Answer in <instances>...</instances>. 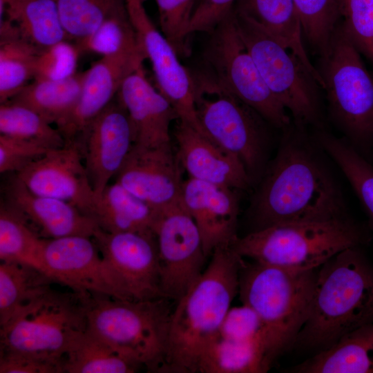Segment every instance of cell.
<instances>
[{
	"instance_id": "cell-39",
	"label": "cell",
	"mask_w": 373,
	"mask_h": 373,
	"mask_svg": "<svg viewBox=\"0 0 373 373\" xmlns=\"http://www.w3.org/2000/svg\"><path fill=\"white\" fill-rule=\"evenodd\" d=\"M341 26L361 54L373 63V0H336Z\"/></svg>"
},
{
	"instance_id": "cell-37",
	"label": "cell",
	"mask_w": 373,
	"mask_h": 373,
	"mask_svg": "<svg viewBox=\"0 0 373 373\" xmlns=\"http://www.w3.org/2000/svg\"><path fill=\"white\" fill-rule=\"evenodd\" d=\"M0 134L34 141L50 149L66 144L57 128L34 111L10 102L0 105Z\"/></svg>"
},
{
	"instance_id": "cell-4",
	"label": "cell",
	"mask_w": 373,
	"mask_h": 373,
	"mask_svg": "<svg viewBox=\"0 0 373 373\" xmlns=\"http://www.w3.org/2000/svg\"><path fill=\"white\" fill-rule=\"evenodd\" d=\"M369 235L348 217L283 222L237 237L231 249L255 262L295 271L315 270L339 252L361 247Z\"/></svg>"
},
{
	"instance_id": "cell-18",
	"label": "cell",
	"mask_w": 373,
	"mask_h": 373,
	"mask_svg": "<svg viewBox=\"0 0 373 373\" xmlns=\"http://www.w3.org/2000/svg\"><path fill=\"white\" fill-rule=\"evenodd\" d=\"M180 162L171 144L144 147L133 144L115 182L155 209L182 201Z\"/></svg>"
},
{
	"instance_id": "cell-2",
	"label": "cell",
	"mask_w": 373,
	"mask_h": 373,
	"mask_svg": "<svg viewBox=\"0 0 373 373\" xmlns=\"http://www.w3.org/2000/svg\"><path fill=\"white\" fill-rule=\"evenodd\" d=\"M210 258L171 312L162 372H197L203 350L218 336L238 294L243 258L230 246H223L216 248Z\"/></svg>"
},
{
	"instance_id": "cell-29",
	"label": "cell",
	"mask_w": 373,
	"mask_h": 373,
	"mask_svg": "<svg viewBox=\"0 0 373 373\" xmlns=\"http://www.w3.org/2000/svg\"><path fill=\"white\" fill-rule=\"evenodd\" d=\"M43 50L9 24L0 23V104L10 100L35 78Z\"/></svg>"
},
{
	"instance_id": "cell-32",
	"label": "cell",
	"mask_w": 373,
	"mask_h": 373,
	"mask_svg": "<svg viewBox=\"0 0 373 373\" xmlns=\"http://www.w3.org/2000/svg\"><path fill=\"white\" fill-rule=\"evenodd\" d=\"M141 366L88 329L75 339L64 359L65 373H133Z\"/></svg>"
},
{
	"instance_id": "cell-34",
	"label": "cell",
	"mask_w": 373,
	"mask_h": 373,
	"mask_svg": "<svg viewBox=\"0 0 373 373\" xmlns=\"http://www.w3.org/2000/svg\"><path fill=\"white\" fill-rule=\"evenodd\" d=\"M41 238L4 200L0 206V260L28 264L43 271Z\"/></svg>"
},
{
	"instance_id": "cell-26",
	"label": "cell",
	"mask_w": 373,
	"mask_h": 373,
	"mask_svg": "<svg viewBox=\"0 0 373 373\" xmlns=\"http://www.w3.org/2000/svg\"><path fill=\"white\" fill-rule=\"evenodd\" d=\"M157 211L115 182L95 200L91 217L107 232H149L153 231Z\"/></svg>"
},
{
	"instance_id": "cell-42",
	"label": "cell",
	"mask_w": 373,
	"mask_h": 373,
	"mask_svg": "<svg viewBox=\"0 0 373 373\" xmlns=\"http://www.w3.org/2000/svg\"><path fill=\"white\" fill-rule=\"evenodd\" d=\"M218 335L233 341L261 340L267 345L266 331L260 318L250 306L244 303L241 306L230 307L221 324Z\"/></svg>"
},
{
	"instance_id": "cell-25",
	"label": "cell",
	"mask_w": 373,
	"mask_h": 373,
	"mask_svg": "<svg viewBox=\"0 0 373 373\" xmlns=\"http://www.w3.org/2000/svg\"><path fill=\"white\" fill-rule=\"evenodd\" d=\"M0 22L42 50L68 40L56 0H0Z\"/></svg>"
},
{
	"instance_id": "cell-13",
	"label": "cell",
	"mask_w": 373,
	"mask_h": 373,
	"mask_svg": "<svg viewBox=\"0 0 373 373\" xmlns=\"http://www.w3.org/2000/svg\"><path fill=\"white\" fill-rule=\"evenodd\" d=\"M126 3L139 46L145 59L151 64L158 90L172 104L179 120L206 135L197 115L193 75L180 63L172 45L152 23L143 0H126Z\"/></svg>"
},
{
	"instance_id": "cell-16",
	"label": "cell",
	"mask_w": 373,
	"mask_h": 373,
	"mask_svg": "<svg viewBox=\"0 0 373 373\" xmlns=\"http://www.w3.org/2000/svg\"><path fill=\"white\" fill-rule=\"evenodd\" d=\"M15 173L31 192L66 201L91 217L95 195L78 140L50 150Z\"/></svg>"
},
{
	"instance_id": "cell-19",
	"label": "cell",
	"mask_w": 373,
	"mask_h": 373,
	"mask_svg": "<svg viewBox=\"0 0 373 373\" xmlns=\"http://www.w3.org/2000/svg\"><path fill=\"white\" fill-rule=\"evenodd\" d=\"M142 55L102 57L85 71L78 101L57 129L66 142L82 137L102 111L115 98L122 83L142 66Z\"/></svg>"
},
{
	"instance_id": "cell-27",
	"label": "cell",
	"mask_w": 373,
	"mask_h": 373,
	"mask_svg": "<svg viewBox=\"0 0 373 373\" xmlns=\"http://www.w3.org/2000/svg\"><path fill=\"white\" fill-rule=\"evenodd\" d=\"M295 370L303 373H373V323L345 334Z\"/></svg>"
},
{
	"instance_id": "cell-21",
	"label": "cell",
	"mask_w": 373,
	"mask_h": 373,
	"mask_svg": "<svg viewBox=\"0 0 373 373\" xmlns=\"http://www.w3.org/2000/svg\"><path fill=\"white\" fill-rule=\"evenodd\" d=\"M177 157L189 177L232 189H247L251 179L242 160L179 119L173 132Z\"/></svg>"
},
{
	"instance_id": "cell-3",
	"label": "cell",
	"mask_w": 373,
	"mask_h": 373,
	"mask_svg": "<svg viewBox=\"0 0 373 373\" xmlns=\"http://www.w3.org/2000/svg\"><path fill=\"white\" fill-rule=\"evenodd\" d=\"M360 247L346 249L321 267L295 343L323 350L373 323V267Z\"/></svg>"
},
{
	"instance_id": "cell-33",
	"label": "cell",
	"mask_w": 373,
	"mask_h": 373,
	"mask_svg": "<svg viewBox=\"0 0 373 373\" xmlns=\"http://www.w3.org/2000/svg\"><path fill=\"white\" fill-rule=\"evenodd\" d=\"M316 137L348 180L373 229V165L345 139L323 131Z\"/></svg>"
},
{
	"instance_id": "cell-43",
	"label": "cell",
	"mask_w": 373,
	"mask_h": 373,
	"mask_svg": "<svg viewBox=\"0 0 373 373\" xmlns=\"http://www.w3.org/2000/svg\"><path fill=\"white\" fill-rule=\"evenodd\" d=\"M50 150L34 141L0 134V173H17Z\"/></svg>"
},
{
	"instance_id": "cell-7",
	"label": "cell",
	"mask_w": 373,
	"mask_h": 373,
	"mask_svg": "<svg viewBox=\"0 0 373 373\" xmlns=\"http://www.w3.org/2000/svg\"><path fill=\"white\" fill-rule=\"evenodd\" d=\"M318 68L329 114L347 140L365 157L373 151V76L341 25Z\"/></svg>"
},
{
	"instance_id": "cell-17",
	"label": "cell",
	"mask_w": 373,
	"mask_h": 373,
	"mask_svg": "<svg viewBox=\"0 0 373 373\" xmlns=\"http://www.w3.org/2000/svg\"><path fill=\"white\" fill-rule=\"evenodd\" d=\"M78 141L96 200L117 174L134 144L128 113L117 96Z\"/></svg>"
},
{
	"instance_id": "cell-45",
	"label": "cell",
	"mask_w": 373,
	"mask_h": 373,
	"mask_svg": "<svg viewBox=\"0 0 373 373\" xmlns=\"http://www.w3.org/2000/svg\"><path fill=\"white\" fill-rule=\"evenodd\" d=\"M0 373H61L64 363L17 352H0Z\"/></svg>"
},
{
	"instance_id": "cell-23",
	"label": "cell",
	"mask_w": 373,
	"mask_h": 373,
	"mask_svg": "<svg viewBox=\"0 0 373 373\" xmlns=\"http://www.w3.org/2000/svg\"><path fill=\"white\" fill-rule=\"evenodd\" d=\"M117 97L128 113L135 145L159 147L171 144L170 126L178 119V113L147 79L142 66L125 79Z\"/></svg>"
},
{
	"instance_id": "cell-1",
	"label": "cell",
	"mask_w": 373,
	"mask_h": 373,
	"mask_svg": "<svg viewBox=\"0 0 373 373\" xmlns=\"http://www.w3.org/2000/svg\"><path fill=\"white\" fill-rule=\"evenodd\" d=\"M305 127L291 124L284 129L277 155L251 204L255 230L283 222L347 217L336 182L306 143Z\"/></svg>"
},
{
	"instance_id": "cell-30",
	"label": "cell",
	"mask_w": 373,
	"mask_h": 373,
	"mask_svg": "<svg viewBox=\"0 0 373 373\" xmlns=\"http://www.w3.org/2000/svg\"><path fill=\"white\" fill-rule=\"evenodd\" d=\"M271 365L264 341H233L218 334L203 350L197 372L260 373Z\"/></svg>"
},
{
	"instance_id": "cell-22",
	"label": "cell",
	"mask_w": 373,
	"mask_h": 373,
	"mask_svg": "<svg viewBox=\"0 0 373 373\" xmlns=\"http://www.w3.org/2000/svg\"><path fill=\"white\" fill-rule=\"evenodd\" d=\"M8 204L15 209L44 239L70 236L92 238L98 227L95 220L75 206L59 199L35 194L16 177L5 189Z\"/></svg>"
},
{
	"instance_id": "cell-9",
	"label": "cell",
	"mask_w": 373,
	"mask_h": 373,
	"mask_svg": "<svg viewBox=\"0 0 373 373\" xmlns=\"http://www.w3.org/2000/svg\"><path fill=\"white\" fill-rule=\"evenodd\" d=\"M209 36L198 75L240 99L274 126L284 130L290 126L286 109L268 88L240 35L234 8Z\"/></svg>"
},
{
	"instance_id": "cell-20",
	"label": "cell",
	"mask_w": 373,
	"mask_h": 373,
	"mask_svg": "<svg viewBox=\"0 0 373 373\" xmlns=\"http://www.w3.org/2000/svg\"><path fill=\"white\" fill-rule=\"evenodd\" d=\"M182 201L200 231L204 254L231 246L236 234L238 200L233 189L189 178L183 182Z\"/></svg>"
},
{
	"instance_id": "cell-11",
	"label": "cell",
	"mask_w": 373,
	"mask_h": 373,
	"mask_svg": "<svg viewBox=\"0 0 373 373\" xmlns=\"http://www.w3.org/2000/svg\"><path fill=\"white\" fill-rule=\"evenodd\" d=\"M193 77L197 115L206 135L238 157L251 180L260 175L267 144L266 121L238 98Z\"/></svg>"
},
{
	"instance_id": "cell-38",
	"label": "cell",
	"mask_w": 373,
	"mask_h": 373,
	"mask_svg": "<svg viewBox=\"0 0 373 373\" xmlns=\"http://www.w3.org/2000/svg\"><path fill=\"white\" fill-rule=\"evenodd\" d=\"M305 39L320 56L328 48L341 18L336 0H294Z\"/></svg>"
},
{
	"instance_id": "cell-10",
	"label": "cell",
	"mask_w": 373,
	"mask_h": 373,
	"mask_svg": "<svg viewBox=\"0 0 373 373\" xmlns=\"http://www.w3.org/2000/svg\"><path fill=\"white\" fill-rule=\"evenodd\" d=\"M235 15L240 35L261 76L294 123L320 127L321 88L315 78L295 54L254 22L236 12Z\"/></svg>"
},
{
	"instance_id": "cell-44",
	"label": "cell",
	"mask_w": 373,
	"mask_h": 373,
	"mask_svg": "<svg viewBox=\"0 0 373 373\" xmlns=\"http://www.w3.org/2000/svg\"><path fill=\"white\" fill-rule=\"evenodd\" d=\"M237 0H198L188 28V35L196 32L211 33L233 10Z\"/></svg>"
},
{
	"instance_id": "cell-24",
	"label": "cell",
	"mask_w": 373,
	"mask_h": 373,
	"mask_svg": "<svg viewBox=\"0 0 373 373\" xmlns=\"http://www.w3.org/2000/svg\"><path fill=\"white\" fill-rule=\"evenodd\" d=\"M234 10L295 54L323 89V78L304 45L302 24L294 0H237Z\"/></svg>"
},
{
	"instance_id": "cell-31",
	"label": "cell",
	"mask_w": 373,
	"mask_h": 373,
	"mask_svg": "<svg viewBox=\"0 0 373 373\" xmlns=\"http://www.w3.org/2000/svg\"><path fill=\"white\" fill-rule=\"evenodd\" d=\"M44 271L32 265L1 261L0 327L55 283Z\"/></svg>"
},
{
	"instance_id": "cell-40",
	"label": "cell",
	"mask_w": 373,
	"mask_h": 373,
	"mask_svg": "<svg viewBox=\"0 0 373 373\" xmlns=\"http://www.w3.org/2000/svg\"><path fill=\"white\" fill-rule=\"evenodd\" d=\"M162 33L178 55L189 54L188 28L198 0H155Z\"/></svg>"
},
{
	"instance_id": "cell-6",
	"label": "cell",
	"mask_w": 373,
	"mask_h": 373,
	"mask_svg": "<svg viewBox=\"0 0 373 373\" xmlns=\"http://www.w3.org/2000/svg\"><path fill=\"white\" fill-rule=\"evenodd\" d=\"M87 329L148 370L161 372L171 312L168 298L122 300L84 293Z\"/></svg>"
},
{
	"instance_id": "cell-36",
	"label": "cell",
	"mask_w": 373,
	"mask_h": 373,
	"mask_svg": "<svg viewBox=\"0 0 373 373\" xmlns=\"http://www.w3.org/2000/svg\"><path fill=\"white\" fill-rule=\"evenodd\" d=\"M68 41L78 44L90 36L126 0H56Z\"/></svg>"
},
{
	"instance_id": "cell-14",
	"label": "cell",
	"mask_w": 373,
	"mask_h": 373,
	"mask_svg": "<svg viewBox=\"0 0 373 373\" xmlns=\"http://www.w3.org/2000/svg\"><path fill=\"white\" fill-rule=\"evenodd\" d=\"M92 238L130 300L164 297L161 289L157 241L153 231L111 233L97 227Z\"/></svg>"
},
{
	"instance_id": "cell-15",
	"label": "cell",
	"mask_w": 373,
	"mask_h": 373,
	"mask_svg": "<svg viewBox=\"0 0 373 373\" xmlns=\"http://www.w3.org/2000/svg\"><path fill=\"white\" fill-rule=\"evenodd\" d=\"M41 261L44 272L72 290L130 300L90 237L44 239Z\"/></svg>"
},
{
	"instance_id": "cell-5",
	"label": "cell",
	"mask_w": 373,
	"mask_h": 373,
	"mask_svg": "<svg viewBox=\"0 0 373 373\" xmlns=\"http://www.w3.org/2000/svg\"><path fill=\"white\" fill-rule=\"evenodd\" d=\"M316 275V269L295 271L244 262L238 294L265 326L271 364L296 342L309 314Z\"/></svg>"
},
{
	"instance_id": "cell-35",
	"label": "cell",
	"mask_w": 373,
	"mask_h": 373,
	"mask_svg": "<svg viewBox=\"0 0 373 373\" xmlns=\"http://www.w3.org/2000/svg\"><path fill=\"white\" fill-rule=\"evenodd\" d=\"M77 45L82 52H94L102 57L142 55L144 57L126 2L111 14L90 36Z\"/></svg>"
},
{
	"instance_id": "cell-28",
	"label": "cell",
	"mask_w": 373,
	"mask_h": 373,
	"mask_svg": "<svg viewBox=\"0 0 373 373\" xmlns=\"http://www.w3.org/2000/svg\"><path fill=\"white\" fill-rule=\"evenodd\" d=\"M85 71L66 79H35L6 102L26 106L50 124L61 123L79 97Z\"/></svg>"
},
{
	"instance_id": "cell-12",
	"label": "cell",
	"mask_w": 373,
	"mask_h": 373,
	"mask_svg": "<svg viewBox=\"0 0 373 373\" xmlns=\"http://www.w3.org/2000/svg\"><path fill=\"white\" fill-rule=\"evenodd\" d=\"M159 256L161 289L178 301L206 267L202 237L182 201L158 209L153 227Z\"/></svg>"
},
{
	"instance_id": "cell-41",
	"label": "cell",
	"mask_w": 373,
	"mask_h": 373,
	"mask_svg": "<svg viewBox=\"0 0 373 373\" xmlns=\"http://www.w3.org/2000/svg\"><path fill=\"white\" fill-rule=\"evenodd\" d=\"M81 52L79 46L68 40L47 48L39 57L35 79L59 80L73 76Z\"/></svg>"
},
{
	"instance_id": "cell-8",
	"label": "cell",
	"mask_w": 373,
	"mask_h": 373,
	"mask_svg": "<svg viewBox=\"0 0 373 373\" xmlns=\"http://www.w3.org/2000/svg\"><path fill=\"white\" fill-rule=\"evenodd\" d=\"M87 329L84 293L48 289L0 327L1 351L62 362Z\"/></svg>"
}]
</instances>
